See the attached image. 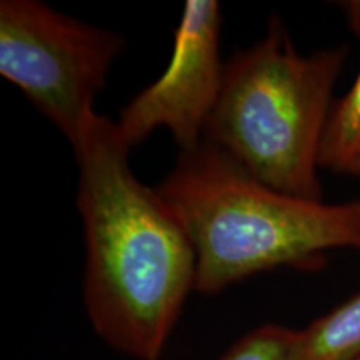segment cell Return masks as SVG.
Segmentation results:
<instances>
[{
  "mask_svg": "<svg viewBox=\"0 0 360 360\" xmlns=\"http://www.w3.org/2000/svg\"><path fill=\"white\" fill-rule=\"evenodd\" d=\"M115 120L96 114L72 148L85 238L84 304L96 334L137 360H159L195 290L192 240L157 188L137 179Z\"/></svg>",
  "mask_w": 360,
  "mask_h": 360,
  "instance_id": "6da1fadb",
  "label": "cell"
},
{
  "mask_svg": "<svg viewBox=\"0 0 360 360\" xmlns=\"http://www.w3.org/2000/svg\"><path fill=\"white\" fill-rule=\"evenodd\" d=\"M157 191L191 237L200 294L270 269L315 267L327 250H360V200L278 192L207 141L180 152Z\"/></svg>",
  "mask_w": 360,
  "mask_h": 360,
  "instance_id": "7a4b0ae2",
  "label": "cell"
},
{
  "mask_svg": "<svg viewBox=\"0 0 360 360\" xmlns=\"http://www.w3.org/2000/svg\"><path fill=\"white\" fill-rule=\"evenodd\" d=\"M349 45L297 52L277 15L259 42L225 60L204 141L240 162L265 186L323 200L321 148Z\"/></svg>",
  "mask_w": 360,
  "mask_h": 360,
  "instance_id": "3957f363",
  "label": "cell"
},
{
  "mask_svg": "<svg viewBox=\"0 0 360 360\" xmlns=\"http://www.w3.org/2000/svg\"><path fill=\"white\" fill-rule=\"evenodd\" d=\"M127 49L120 32L58 12L40 0L0 2V75L77 146L96 98Z\"/></svg>",
  "mask_w": 360,
  "mask_h": 360,
  "instance_id": "277c9868",
  "label": "cell"
},
{
  "mask_svg": "<svg viewBox=\"0 0 360 360\" xmlns=\"http://www.w3.org/2000/svg\"><path fill=\"white\" fill-rule=\"evenodd\" d=\"M222 8L215 0H188L174 32L172 57L164 74L135 96L115 120L130 147L164 127L180 152L204 141L207 122L222 87Z\"/></svg>",
  "mask_w": 360,
  "mask_h": 360,
  "instance_id": "5b68a950",
  "label": "cell"
},
{
  "mask_svg": "<svg viewBox=\"0 0 360 360\" xmlns=\"http://www.w3.org/2000/svg\"><path fill=\"white\" fill-rule=\"evenodd\" d=\"M360 357V292L299 330L290 360Z\"/></svg>",
  "mask_w": 360,
  "mask_h": 360,
  "instance_id": "8992f818",
  "label": "cell"
},
{
  "mask_svg": "<svg viewBox=\"0 0 360 360\" xmlns=\"http://www.w3.org/2000/svg\"><path fill=\"white\" fill-rule=\"evenodd\" d=\"M321 169L360 177V72L328 117L321 148Z\"/></svg>",
  "mask_w": 360,
  "mask_h": 360,
  "instance_id": "52a82bcc",
  "label": "cell"
},
{
  "mask_svg": "<svg viewBox=\"0 0 360 360\" xmlns=\"http://www.w3.org/2000/svg\"><path fill=\"white\" fill-rule=\"evenodd\" d=\"M297 339V328L267 323L238 339L219 360H290Z\"/></svg>",
  "mask_w": 360,
  "mask_h": 360,
  "instance_id": "ba28073f",
  "label": "cell"
},
{
  "mask_svg": "<svg viewBox=\"0 0 360 360\" xmlns=\"http://www.w3.org/2000/svg\"><path fill=\"white\" fill-rule=\"evenodd\" d=\"M355 360H360V357H359V359H355Z\"/></svg>",
  "mask_w": 360,
  "mask_h": 360,
  "instance_id": "9c48e42d",
  "label": "cell"
}]
</instances>
